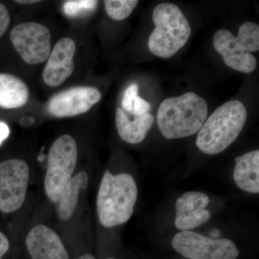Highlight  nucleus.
<instances>
[{"label":"nucleus","instance_id":"13","mask_svg":"<svg viewBox=\"0 0 259 259\" xmlns=\"http://www.w3.org/2000/svg\"><path fill=\"white\" fill-rule=\"evenodd\" d=\"M213 47L222 56L228 67L242 73L253 72L257 66L255 56L248 52L236 37L226 29H221L214 33Z\"/></svg>","mask_w":259,"mask_h":259},{"label":"nucleus","instance_id":"2","mask_svg":"<svg viewBox=\"0 0 259 259\" xmlns=\"http://www.w3.org/2000/svg\"><path fill=\"white\" fill-rule=\"evenodd\" d=\"M208 115L207 102L194 93L163 100L157 113L158 127L168 140L183 139L199 132Z\"/></svg>","mask_w":259,"mask_h":259},{"label":"nucleus","instance_id":"17","mask_svg":"<svg viewBox=\"0 0 259 259\" xmlns=\"http://www.w3.org/2000/svg\"><path fill=\"white\" fill-rule=\"evenodd\" d=\"M88 174L85 171L78 172L70 179L65 186L57 202V213L59 219L69 221L77 207L79 194L88 187Z\"/></svg>","mask_w":259,"mask_h":259},{"label":"nucleus","instance_id":"27","mask_svg":"<svg viewBox=\"0 0 259 259\" xmlns=\"http://www.w3.org/2000/svg\"><path fill=\"white\" fill-rule=\"evenodd\" d=\"M76 259H96L95 258V257L94 256L93 254H91V253H85V254H83L82 255H81V256L79 257V258Z\"/></svg>","mask_w":259,"mask_h":259},{"label":"nucleus","instance_id":"11","mask_svg":"<svg viewBox=\"0 0 259 259\" xmlns=\"http://www.w3.org/2000/svg\"><path fill=\"white\" fill-rule=\"evenodd\" d=\"M209 202L204 192L190 191L182 194L175 203V227L181 231H190L207 223L211 218L207 209Z\"/></svg>","mask_w":259,"mask_h":259},{"label":"nucleus","instance_id":"8","mask_svg":"<svg viewBox=\"0 0 259 259\" xmlns=\"http://www.w3.org/2000/svg\"><path fill=\"white\" fill-rule=\"evenodd\" d=\"M10 37L15 51L26 64H41L50 55L51 33L42 24L36 22L19 24L11 30Z\"/></svg>","mask_w":259,"mask_h":259},{"label":"nucleus","instance_id":"16","mask_svg":"<svg viewBox=\"0 0 259 259\" xmlns=\"http://www.w3.org/2000/svg\"><path fill=\"white\" fill-rule=\"evenodd\" d=\"M30 90L14 75L0 73V107L7 110L23 107L28 102Z\"/></svg>","mask_w":259,"mask_h":259},{"label":"nucleus","instance_id":"28","mask_svg":"<svg viewBox=\"0 0 259 259\" xmlns=\"http://www.w3.org/2000/svg\"><path fill=\"white\" fill-rule=\"evenodd\" d=\"M106 259H115V258H106Z\"/></svg>","mask_w":259,"mask_h":259},{"label":"nucleus","instance_id":"4","mask_svg":"<svg viewBox=\"0 0 259 259\" xmlns=\"http://www.w3.org/2000/svg\"><path fill=\"white\" fill-rule=\"evenodd\" d=\"M155 28L148 39V49L158 57L168 59L185 47L192 28L182 10L172 3H161L153 13Z\"/></svg>","mask_w":259,"mask_h":259},{"label":"nucleus","instance_id":"23","mask_svg":"<svg viewBox=\"0 0 259 259\" xmlns=\"http://www.w3.org/2000/svg\"><path fill=\"white\" fill-rule=\"evenodd\" d=\"M10 15L8 8L0 3V37L4 35L10 23Z\"/></svg>","mask_w":259,"mask_h":259},{"label":"nucleus","instance_id":"14","mask_svg":"<svg viewBox=\"0 0 259 259\" xmlns=\"http://www.w3.org/2000/svg\"><path fill=\"white\" fill-rule=\"evenodd\" d=\"M154 122L151 113L141 115L126 113L122 108L116 110L115 124L117 132L122 141L129 144L142 142L149 132Z\"/></svg>","mask_w":259,"mask_h":259},{"label":"nucleus","instance_id":"7","mask_svg":"<svg viewBox=\"0 0 259 259\" xmlns=\"http://www.w3.org/2000/svg\"><path fill=\"white\" fill-rule=\"evenodd\" d=\"M30 167L20 158L0 163V211L6 214L16 212L26 198Z\"/></svg>","mask_w":259,"mask_h":259},{"label":"nucleus","instance_id":"3","mask_svg":"<svg viewBox=\"0 0 259 259\" xmlns=\"http://www.w3.org/2000/svg\"><path fill=\"white\" fill-rule=\"evenodd\" d=\"M246 118V108L241 102H226L206 119L197 134V147L205 154L223 152L236 141Z\"/></svg>","mask_w":259,"mask_h":259},{"label":"nucleus","instance_id":"21","mask_svg":"<svg viewBox=\"0 0 259 259\" xmlns=\"http://www.w3.org/2000/svg\"><path fill=\"white\" fill-rule=\"evenodd\" d=\"M139 93V86L136 83H132L126 89L122 100V110L125 112L131 113L133 110L135 99Z\"/></svg>","mask_w":259,"mask_h":259},{"label":"nucleus","instance_id":"26","mask_svg":"<svg viewBox=\"0 0 259 259\" xmlns=\"http://www.w3.org/2000/svg\"><path fill=\"white\" fill-rule=\"evenodd\" d=\"M40 2L37 1V0H18V1H15V3H18V4L32 5L36 4V3H40Z\"/></svg>","mask_w":259,"mask_h":259},{"label":"nucleus","instance_id":"19","mask_svg":"<svg viewBox=\"0 0 259 259\" xmlns=\"http://www.w3.org/2000/svg\"><path fill=\"white\" fill-rule=\"evenodd\" d=\"M238 41L246 49L248 52H255L259 50V26L251 22L242 24L238 30Z\"/></svg>","mask_w":259,"mask_h":259},{"label":"nucleus","instance_id":"20","mask_svg":"<svg viewBox=\"0 0 259 259\" xmlns=\"http://www.w3.org/2000/svg\"><path fill=\"white\" fill-rule=\"evenodd\" d=\"M97 4L98 2L93 0H71L64 3V11L67 16L73 18L93 11Z\"/></svg>","mask_w":259,"mask_h":259},{"label":"nucleus","instance_id":"24","mask_svg":"<svg viewBox=\"0 0 259 259\" xmlns=\"http://www.w3.org/2000/svg\"><path fill=\"white\" fill-rule=\"evenodd\" d=\"M10 248V242L8 237L3 232H0V259L3 258Z\"/></svg>","mask_w":259,"mask_h":259},{"label":"nucleus","instance_id":"22","mask_svg":"<svg viewBox=\"0 0 259 259\" xmlns=\"http://www.w3.org/2000/svg\"><path fill=\"white\" fill-rule=\"evenodd\" d=\"M150 109H151V105L149 102L146 101L141 97L137 96L135 99L133 110L131 113L134 114L135 115H144V114L148 113Z\"/></svg>","mask_w":259,"mask_h":259},{"label":"nucleus","instance_id":"6","mask_svg":"<svg viewBox=\"0 0 259 259\" xmlns=\"http://www.w3.org/2000/svg\"><path fill=\"white\" fill-rule=\"evenodd\" d=\"M174 249L188 259H236L238 247L227 238H214L192 231H181L171 241Z\"/></svg>","mask_w":259,"mask_h":259},{"label":"nucleus","instance_id":"10","mask_svg":"<svg viewBox=\"0 0 259 259\" xmlns=\"http://www.w3.org/2000/svg\"><path fill=\"white\" fill-rule=\"evenodd\" d=\"M76 51V42L71 37H62L56 42L42 71V79L47 86L57 88L72 75Z\"/></svg>","mask_w":259,"mask_h":259},{"label":"nucleus","instance_id":"18","mask_svg":"<svg viewBox=\"0 0 259 259\" xmlns=\"http://www.w3.org/2000/svg\"><path fill=\"white\" fill-rule=\"evenodd\" d=\"M137 0H105V11L112 20L121 21L128 18L136 8Z\"/></svg>","mask_w":259,"mask_h":259},{"label":"nucleus","instance_id":"5","mask_svg":"<svg viewBox=\"0 0 259 259\" xmlns=\"http://www.w3.org/2000/svg\"><path fill=\"white\" fill-rule=\"evenodd\" d=\"M77 160V144L70 135H63L51 145L44 179L46 194L51 202L57 203L65 186L73 177Z\"/></svg>","mask_w":259,"mask_h":259},{"label":"nucleus","instance_id":"1","mask_svg":"<svg viewBox=\"0 0 259 259\" xmlns=\"http://www.w3.org/2000/svg\"><path fill=\"white\" fill-rule=\"evenodd\" d=\"M139 190L136 180L127 173H104L97 197L99 222L105 228L122 226L134 214Z\"/></svg>","mask_w":259,"mask_h":259},{"label":"nucleus","instance_id":"9","mask_svg":"<svg viewBox=\"0 0 259 259\" xmlns=\"http://www.w3.org/2000/svg\"><path fill=\"white\" fill-rule=\"evenodd\" d=\"M101 99V93L95 87H74L51 97L47 110L55 117H75L90 111Z\"/></svg>","mask_w":259,"mask_h":259},{"label":"nucleus","instance_id":"15","mask_svg":"<svg viewBox=\"0 0 259 259\" xmlns=\"http://www.w3.org/2000/svg\"><path fill=\"white\" fill-rule=\"evenodd\" d=\"M233 180L240 190L248 193L259 192V151H250L236 157Z\"/></svg>","mask_w":259,"mask_h":259},{"label":"nucleus","instance_id":"12","mask_svg":"<svg viewBox=\"0 0 259 259\" xmlns=\"http://www.w3.org/2000/svg\"><path fill=\"white\" fill-rule=\"evenodd\" d=\"M25 245L32 259H69L61 237L46 225L32 227L25 238Z\"/></svg>","mask_w":259,"mask_h":259},{"label":"nucleus","instance_id":"25","mask_svg":"<svg viewBox=\"0 0 259 259\" xmlns=\"http://www.w3.org/2000/svg\"><path fill=\"white\" fill-rule=\"evenodd\" d=\"M10 129L8 125L5 122H0V145L8 137Z\"/></svg>","mask_w":259,"mask_h":259}]
</instances>
